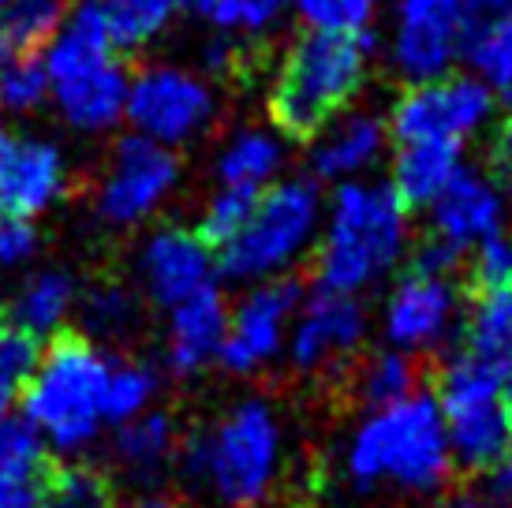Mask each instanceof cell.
<instances>
[{"label":"cell","instance_id":"37","mask_svg":"<svg viewBox=\"0 0 512 508\" xmlns=\"http://www.w3.org/2000/svg\"><path fill=\"white\" fill-rule=\"evenodd\" d=\"M38 355V340H30L19 329H0V415L12 408L15 396H23L38 367Z\"/></svg>","mask_w":512,"mask_h":508},{"label":"cell","instance_id":"23","mask_svg":"<svg viewBox=\"0 0 512 508\" xmlns=\"http://www.w3.org/2000/svg\"><path fill=\"white\" fill-rule=\"evenodd\" d=\"M176 456H180V430L172 423V415L154 408L120 426L113 441L116 467L139 486H154L165 479V471L176 467Z\"/></svg>","mask_w":512,"mask_h":508},{"label":"cell","instance_id":"33","mask_svg":"<svg viewBox=\"0 0 512 508\" xmlns=\"http://www.w3.org/2000/svg\"><path fill=\"white\" fill-rule=\"evenodd\" d=\"M83 325L98 340H124L139 325V299L120 284H101L83 299Z\"/></svg>","mask_w":512,"mask_h":508},{"label":"cell","instance_id":"32","mask_svg":"<svg viewBox=\"0 0 512 508\" xmlns=\"http://www.w3.org/2000/svg\"><path fill=\"white\" fill-rule=\"evenodd\" d=\"M157 396V370L146 363H116L105 385V423L124 426L150 411Z\"/></svg>","mask_w":512,"mask_h":508},{"label":"cell","instance_id":"42","mask_svg":"<svg viewBox=\"0 0 512 508\" xmlns=\"http://www.w3.org/2000/svg\"><path fill=\"white\" fill-rule=\"evenodd\" d=\"M490 172L512 191V120L490 142Z\"/></svg>","mask_w":512,"mask_h":508},{"label":"cell","instance_id":"14","mask_svg":"<svg viewBox=\"0 0 512 508\" xmlns=\"http://www.w3.org/2000/svg\"><path fill=\"white\" fill-rule=\"evenodd\" d=\"M180 157L143 135H128L113 146L94 191V210L105 225L135 228L150 221L180 187Z\"/></svg>","mask_w":512,"mask_h":508},{"label":"cell","instance_id":"24","mask_svg":"<svg viewBox=\"0 0 512 508\" xmlns=\"http://www.w3.org/2000/svg\"><path fill=\"white\" fill-rule=\"evenodd\" d=\"M75 299H79V292H75L72 273L38 269V273H30L27 281L19 284V292L12 299L15 329L27 333L30 340L53 337V333H60V325L72 318Z\"/></svg>","mask_w":512,"mask_h":508},{"label":"cell","instance_id":"15","mask_svg":"<svg viewBox=\"0 0 512 508\" xmlns=\"http://www.w3.org/2000/svg\"><path fill=\"white\" fill-rule=\"evenodd\" d=\"M299 284L285 281L251 284L232 307H228V333L221 348V367L236 378H258L273 363L285 359L292 318L299 311Z\"/></svg>","mask_w":512,"mask_h":508},{"label":"cell","instance_id":"5","mask_svg":"<svg viewBox=\"0 0 512 508\" xmlns=\"http://www.w3.org/2000/svg\"><path fill=\"white\" fill-rule=\"evenodd\" d=\"M370 75V38L299 34L270 86L273 127L285 139H311L337 113L352 109Z\"/></svg>","mask_w":512,"mask_h":508},{"label":"cell","instance_id":"12","mask_svg":"<svg viewBox=\"0 0 512 508\" xmlns=\"http://www.w3.org/2000/svg\"><path fill=\"white\" fill-rule=\"evenodd\" d=\"M367 299L341 296L329 288H314L299 299L292 318L285 359L303 378H337L348 374L370 340Z\"/></svg>","mask_w":512,"mask_h":508},{"label":"cell","instance_id":"11","mask_svg":"<svg viewBox=\"0 0 512 508\" xmlns=\"http://www.w3.org/2000/svg\"><path fill=\"white\" fill-rule=\"evenodd\" d=\"M464 325V296L453 273H430L408 266L385 288L378 329L385 348L423 359L445 352Z\"/></svg>","mask_w":512,"mask_h":508},{"label":"cell","instance_id":"20","mask_svg":"<svg viewBox=\"0 0 512 508\" xmlns=\"http://www.w3.org/2000/svg\"><path fill=\"white\" fill-rule=\"evenodd\" d=\"M228 333V303L217 288H206L199 296L169 311L165 329V363L180 378H195L202 370L221 363Z\"/></svg>","mask_w":512,"mask_h":508},{"label":"cell","instance_id":"17","mask_svg":"<svg viewBox=\"0 0 512 508\" xmlns=\"http://www.w3.org/2000/svg\"><path fill=\"white\" fill-rule=\"evenodd\" d=\"M389 124L378 109L352 105L337 113L329 124H322L307 139V169L314 184H356L370 180L374 169L389 157Z\"/></svg>","mask_w":512,"mask_h":508},{"label":"cell","instance_id":"27","mask_svg":"<svg viewBox=\"0 0 512 508\" xmlns=\"http://www.w3.org/2000/svg\"><path fill=\"white\" fill-rule=\"evenodd\" d=\"M64 0H4L0 4V64L34 57L64 23Z\"/></svg>","mask_w":512,"mask_h":508},{"label":"cell","instance_id":"25","mask_svg":"<svg viewBox=\"0 0 512 508\" xmlns=\"http://www.w3.org/2000/svg\"><path fill=\"white\" fill-rule=\"evenodd\" d=\"M348 389L363 404V411L400 404V400L419 393V359L382 344V348L359 355L356 363H352Z\"/></svg>","mask_w":512,"mask_h":508},{"label":"cell","instance_id":"18","mask_svg":"<svg viewBox=\"0 0 512 508\" xmlns=\"http://www.w3.org/2000/svg\"><path fill=\"white\" fill-rule=\"evenodd\" d=\"M139 281L157 307H180L206 288H217V251L195 228L165 225L139 247Z\"/></svg>","mask_w":512,"mask_h":508},{"label":"cell","instance_id":"50","mask_svg":"<svg viewBox=\"0 0 512 508\" xmlns=\"http://www.w3.org/2000/svg\"><path fill=\"white\" fill-rule=\"evenodd\" d=\"M187 4H195V0H184V8H187Z\"/></svg>","mask_w":512,"mask_h":508},{"label":"cell","instance_id":"3","mask_svg":"<svg viewBox=\"0 0 512 508\" xmlns=\"http://www.w3.org/2000/svg\"><path fill=\"white\" fill-rule=\"evenodd\" d=\"M412 243V210L385 180L370 176L333 187L314 243L318 288L363 299L397 277L412 258Z\"/></svg>","mask_w":512,"mask_h":508},{"label":"cell","instance_id":"4","mask_svg":"<svg viewBox=\"0 0 512 508\" xmlns=\"http://www.w3.org/2000/svg\"><path fill=\"white\" fill-rule=\"evenodd\" d=\"M42 68L49 98L68 127L101 135L124 120L131 75L116 60L113 34L94 0H83L64 15L60 30L45 45Z\"/></svg>","mask_w":512,"mask_h":508},{"label":"cell","instance_id":"47","mask_svg":"<svg viewBox=\"0 0 512 508\" xmlns=\"http://www.w3.org/2000/svg\"><path fill=\"white\" fill-rule=\"evenodd\" d=\"M124 508H184V505H180V501H172V497L146 494V497H135V501H128Z\"/></svg>","mask_w":512,"mask_h":508},{"label":"cell","instance_id":"30","mask_svg":"<svg viewBox=\"0 0 512 508\" xmlns=\"http://www.w3.org/2000/svg\"><path fill=\"white\" fill-rule=\"evenodd\" d=\"M378 8V0H288V15H296L303 34L333 38H370Z\"/></svg>","mask_w":512,"mask_h":508},{"label":"cell","instance_id":"7","mask_svg":"<svg viewBox=\"0 0 512 508\" xmlns=\"http://www.w3.org/2000/svg\"><path fill=\"white\" fill-rule=\"evenodd\" d=\"M326 195L311 176H285L255 198L243 228L217 247V269L240 284L285 281L314 254Z\"/></svg>","mask_w":512,"mask_h":508},{"label":"cell","instance_id":"41","mask_svg":"<svg viewBox=\"0 0 512 508\" xmlns=\"http://www.w3.org/2000/svg\"><path fill=\"white\" fill-rule=\"evenodd\" d=\"M483 479H486V501L494 508H512V456H505L501 464L490 467Z\"/></svg>","mask_w":512,"mask_h":508},{"label":"cell","instance_id":"26","mask_svg":"<svg viewBox=\"0 0 512 508\" xmlns=\"http://www.w3.org/2000/svg\"><path fill=\"white\" fill-rule=\"evenodd\" d=\"M464 352L483 363L509 367L512 363V284L509 288H479V296L464 307Z\"/></svg>","mask_w":512,"mask_h":508},{"label":"cell","instance_id":"38","mask_svg":"<svg viewBox=\"0 0 512 508\" xmlns=\"http://www.w3.org/2000/svg\"><path fill=\"white\" fill-rule=\"evenodd\" d=\"M45 508H113L109 486L101 475L86 467H64L57 471L42 494Z\"/></svg>","mask_w":512,"mask_h":508},{"label":"cell","instance_id":"19","mask_svg":"<svg viewBox=\"0 0 512 508\" xmlns=\"http://www.w3.org/2000/svg\"><path fill=\"white\" fill-rule=\"evenodd\" d=\"M68 187L64 154L42 135L0 124V217L34 221Z\"/></svg>","mask_w":512,"mask_h":508},{"label":"cell","instance_id":"48","mask_svg":"<svg viewBox=\"0 0 512 508\" xmlns=\"http://www.w3.org/2000/svg\"><path fill=\"white\" fill-rule=\"evenodd\" d=\"M501 396H505V411H509V423H512V363L501 374Z\"/></svg>","mask_w":512,"mask_h":508},{"label":"cell","instance_id":"9","mask_svg":"<svg viewBox=\"0 0 512 508\" xmlns=\"http://www.w3.org/2000/svg\"><path fill=\"white\" fill-rule=\"evenodd\" d=\"M498 98L471 71H453L430 83L404 86L385 116L393 142H449L468 146L494 124Z\"/></svg>","mask_w":512,"mask_h":508},{"label":"cell","instance_id":"10","mask_svg":"<svg viewBox=\"0 0 512 508\" xmlns=\"http://www.w3.org/2000/svg\"><path fill=\"white\" fill-rule=\"evenodd\" d=\"M217 113L221 101L206 75L176 64H150L131 79L124 120L135 127V135L176 150L202 139L217 124Z\"/></svg>","mask_w":512,"mask_h":508},{"label":"cell","instance_id":"44","mask_svg":"<svg viewBox=\"0 0 512 508\" xmlns=\"http://www.w3.org/2000/svg\"><path fill=\"white\" fill-rule=\"evenodd\" d=\"M202 64H206V71H214V75L228 71L232 64H236V42H232V38H221V34H217L214 42L202 49Z\"/></svg>","mask_w":512,"mask_h":508},{"label":"cell","instance_id":"31","mask_svg":"<svg viewBox=\"0 0 512 508\" xmlns=\"http://www.w3.org/2000/svg\"><path fill=\"white\" fill-rule=\"evenodd\" d=\"M468 64L471 75L483 79L494 90V98L512 109V12L494 19L490 27H483L471 38Z\"/></svg>","mask_w":512,"mask_h":508},{"label":"cell","instance_id":"46","mask_svg":"<svg viewBox=\"0 0 512 508\" xmlns=\"http://www.w3.org/2000/svg\"><path fill=\"white\" fill-rule=\"evenodd\" d=\"M434 508H494L486 497H471V494H456V497H441Z\"/></svg>","mask_w":512,"mask_h":508},{"label":"cell","instance_id":"34","mask_svg":"<svg viewBox=\"0 0 512 508\" xmlns=\"http://www.w3.org/2000/svg\"><path fill=\"white\" fill-rule=\"evenodd\" d=\"M42 438L15 415H0V490L4 486H23L38 475L42 467Z\"/></svg>","mask_w":512,"mask_h":508},{"label":"cell","instance_id":"43","mask_svg":"<svg viewBox=\"0 0 512 508\" xmlns=\"http://www.w3.org/2000/svg\"><path fill=\"white\" fill-rule=\"evenodd\" d=\"M464 8H468L471 27H475V34H479V30L490 27L494 19L512 12V0H464Z\"/></svg>","mask_w":512,"mask_h":508},{"label":"cell","instance_id":"6","mask_svg":"<svg viewBox=\"0 0 512 508\" xmlns=\"http://www.w3.org/2000/svg\"><path fill=\"white\" fill-rule=\"evenodd\" d=\"M113 363L83 337H57L23 389V423L42 445L75 456L105 426V385Z\"/></svg>","mask_w":512,"mask_h":508},{"label":"cell","instance_id":"49","mask_svg":"<svg viewBox=\"0 0 512 508\" xmlns=\"http://www.w3.org/2000/svg\"><path fill=\"white\" fill-rule=\"evenodd\" d=\"M0 322H4V303H0ZM0 329H4V325H0Z\"/></svg>","mask_w":512,"mask_h":508},{"label":"cell","instance_id":"29","mask_svg":"<svg viewBox=\"0 0 512 508\" xmlns=\"http://www.w3.org/2000/svg\"><path fill=\"white\" fill-rule=\"evenodd\" d=\"M116 49H143L161 38L180 15L184 0H94Z\"/></svg>","mask_w":512,"mask_h":508},{"label":"cell","instance_id":"2","mask_svg":"<svg viewBox=\"0 0 512 508\" xmlns=\"http://www.w3.org/2000/svg\"><path fill=\"white\" fill-rule=\"evenodd\" d=\"M176 471L206 508H266L288 471V426L266 396H240L180 441Z\"/></svg>","mask_w":512,"mask_h":508},{"label":"cell","instance_id":"16","mask_svg":"<svg viewBox=\"0 0 512 508\" xmlns=\"http://www.w3.org/2000/svg\"><path fill=\"white\" fill-rule=\"evenodd\" d=\"M512 191L490 169H464L427 210V240L456 258H468L483 243L509 236Z\"/></svg>","mask_w":512,"mask_h":508},{"label":"cell","instance_id":"36","mask_svg":"<svg viewBox=\"0 0 512 508\" xmlns=\"http://www.w3.org/2000/svg\"><path fill=\"white\" fill-rule=\"evenodd\" d=\"M255 198L258 195H247V191H236V187H217L214 195L206 198V206H202L195 232L217 251L221 243H228L243 228L247 213L255 206Z\"/></svg>","mask_w":512,"mask_h":508},{"label":"cell","instance_id":"8","mask_svg":"<svg viewBox=\"0 0 512 508\" xmlns=\"http://www.w3.org/2000/svg\"><path fill=\"white\" fill-rule=\"evenodd\" d=\"M501 374L494 363H483L471 352L445 355L438 370L434 404L445 423V438L453 449V464L486 475L494 464L512 456V423L501 396Z\"/></svg>","mask_w":512,"mask_h":508},{"label":"cell","instance_id":"39","mask_svg":"<svg viewBox=\"0 0 512 508\" xmlns=\"http://www.w3.org/2000/svg\"><path fill=\"white\" fill-rule=\"evenodd\" d=\"M471 258V277L479 288H509L512 284V236L483 243Z\"/></svg>","mask_w":512,"mask_h":508},{"label":"cell","instance_id":"13","mask_svg":"<svg viewBox=\"0 0 512 508\" xmlns=\"http://www.w3.org/2000/svg\"><path fill=\"white\" fill-rule=\"evenodd\" d=\"M475 27L464 0H393L389 64L404 83H430L453 75L468 60Z\"/></svg>","mask_w":512,"mask_h":508},{"label":"cell","instance_id":"35","mask_svg":"<svg viewBox=\"0 0 512 508\" xmlns=\"http://www.w3.org/2000/svg\"><path fill=\"white\" fill-rule=\"evenodd\" d=\"M49 98V79L38 57H12L0 64V105L8 113H30Z\"/></svg>","mask_w":512,"mask_h":508},{"label":"cell","instance_id":"51","mask_svg":"<svg viewBox=\"0 0 512 508\" xmlns=\"http://www.w3.org/2000/svg\"><path fill=\"white\" fill-rule=\"evenodd\" d=\"M0 4H4V0H0Z\"/></svg>","mask_w":512,"mask_h":508},{"label":"cell","instance_id":"45","mask_svg":"<svg viewBox=\"0 0 512 508\" xmlns=\"http://www.w3.org/2000/svg\"><path fill=\"white\" fill-rule=\"evenodd\" d=\"M0 508H45V501L34 490V482H23V486H4L0 490Z\"/></svg>","mask_w":512,"mask_h":508},{"label":"cell","instance_id":"21","mask_svg":"<svg viewBox=\"0 0 512 508\" xmlns=\"http://www.w3.org/2000/svg\"><path fill=\"white\" fill-rule=\"evenodd\" d=\"M288 169V139L277 127L243 124L236 127L214 157L217 187H236L247 195L270 191L277 180H285Z\"/></svg>","mask_w":512,"mask_h":508},{"label":"cell","instance_id":"28","mask_svg":"<svg viewBox=\"0 0 512 508\" xmlns=\"http://www.w3.org/2000/svg\"><path fill=\"white\" fill-rule=\"evenodd\" d=\"M202 23H210L214 34L232 42H258L270 38L285 23L288 0H195L187 4Z\"/></svg>","mask_w":512,"mask_h":508},{"label":"cell","instance_id":"40","mask_svg":"<svg viewBox=\"0 0 512 508\" xmlns=\"http://www.w3.org/2000/svg\"><path fill=\"white\" fill-rule=\"evenodd\" d=\"M38 254V228L23 217H0V269H19Z\"/></svg>","mask_w":512,"mask_h":508},{"label":"cell","instance_id":"1","mask_svg":"<svg viewBox=\"0 0 512 508\" xmlns=\"http://www.w3.org/2000/svg\"><path fill=\"white\" fill-rule=\"evenodd\" d=\"M453 471L441 411L419 389L400 404L359 411L333 445L326 490L337 508L408 505L445 494Z\"/></svg>","mask_w":512,"mask_h":508},{"label":"cell","instance_id":"22","mask_svg":"<svg viewBox=\"0 0 512 508\" xmlns=\"http://www.w3.org/2000/svg\"><path fill=\"white\" fill-rule=\"evenodd\" d=\"M464 169H468L464 146H449V142H400L393 161H389V180L385 184L397 191L408 210H430L441 198V191L453 184Z\"/></svg>","mask_w":512,"mask_h":508}]
</instances>
